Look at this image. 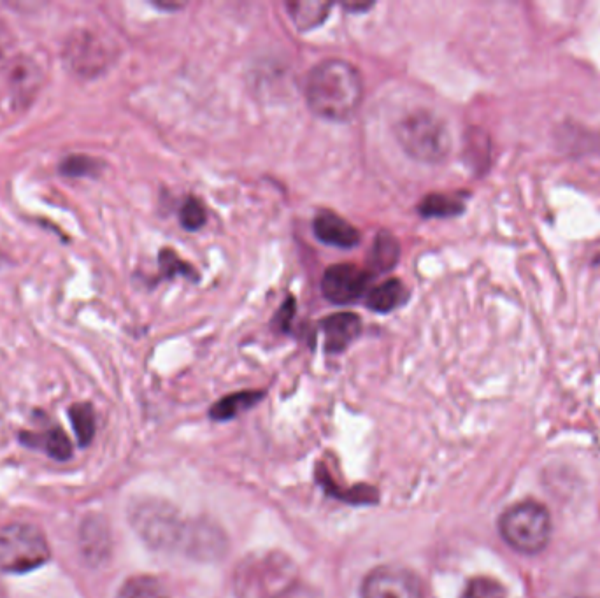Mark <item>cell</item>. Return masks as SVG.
I'll return each mask as SVG.
<instances>
[{
  "mask_svg": "<svg viewBox=\"0 0 600 598\" xmlns=\"http://www.w3.org/2000/svg\"><path fill=\"white\" fill-rule=\"evenodd\" d=\"M129 521L144 544L160 551L185 549L204 556L202 553H216L218 544H223L209 528L183 523L178 511L162 500H136L130 504Z\"/></svg>",
  "mask_w": 600,
  "mask_h": 598,
  "instance_id": "1",
  "label": "cell"
},
{
  "mask_svg": "<svg viewBox=\"0 0 600 598\" xmlns=\"http://www.w3.org/2000/svg\"><path fill=\"white\" fill-rule=\"evenodd\" d=\"M364 99V81L355 65L329 58L313 67L306 83V100L316 116L330 122H346Z\"/></svg>",
  "mask_w": 600,
  "mask_h": 598,
  "instance_id": "2",
  "label": "cell"
},
{
  "mask_svg": "<svg viewBox=\"0 0 600 598\" xmlns=\"http://www.w3.org/2000/svg\"><path fill=\"white\" fill-rule=\"evenodd\" d=\"M299 581L297 567L288 556L257 553L237 565L234 591L237 598H278Z\"/></svg>",
  "mask_w": 600,
  "mask_h": 598,
  "instance_id": "3",
  "label": "cell"
},
{
  "mask_svg": "<svg viewBox=\"0 0 600 598\" xmlns=\"http://www.w3.org/2000/svg\"><path fill=\"white\" fill-rule=\"evenodd\" d=\"M395 136L400 148L422 164H439L450 155V130L439 116L425 109L404 116L395 127Z\"/></svg>",
  "mask_w": 600,
  "mask_h": 598,
  "instance_id": "4",
  "label": "cell"
},
{
  "mask_svg": "<svg viewBox=\"0 0 600 598\" xmlns=\"http://www.w3.org/2000/svg\"><path fill=\"white\" fill-rule=\"evenodd\" d=\"M51 549L41 528L13 523L0 528V572L27 574L50 562Z\"/></svg>",
  "mask_w": 600,
  "mask_h": 598,
  "instance_id": "5",
  "label": "cell"
},
{
  "mask_svg": "<svg viewBox=\"0 0 600 598\" xmlns=\"http://www.w3.org/2000/svg\"><path fill=\"white\" fill-rule=\"evenodd\" d=\"M499 527L502 539L525 555H536L550 541V513L534 500H525L509 507L502 514Z\"/></svg>",
  "mask_w": 600,
  "mask_h": 598,
  "instance_id": "6",
  "label": "cell"
},
{
  "mask_svg": "<svg viewBox=\"0 0 600 598\" xmlns=\"http://www.w3.org/2000/svg\"><path fill=\"white\" fill-rule=\"evenodd\" d=\"M362 598H425L420 577L406 567L383 565L365 576Z\"/></svg>",
  "mask_w": 600,
  "mask_h": 598,
  "instance_id": "7",
  "label": "cell"
},
{
  "mask_svg": "<svg viewBox=\"0 0 600 598\" xmlns=\"http://www.w3.org/2000/svg\"><path fill=\"white\" fill-rule=\"evenodd\" d=\"M371 272L353 264L329 267L322 279V292L332 304L344 306L360 299L371 283Z\"/></svg>",
  "mask_w": 600,
  "mask_h": 598,
  "instance_id": "8",
  "label": "cell"
},
{
  "mask_svg": "<svg viewBox=\"0 0 600 598\" xmlns=\"http://www.w3.org/2000/svg\"><path fill=\"white\" fill-rule=\"evenodd\" d=\"M78 546L86 565L100 567L102 563L108 562L113 548L108 521L99 514L86 516L79 525Z\"/></svg>",
  "mask_w": 600,
  "mask_h": 598,
  "instance_id": "9",
  "label": "cell"
},
{
  "mask_svg": "<svg viewBox=\"0 0 600 598\" xmlns=\"http://www.w3.org/2000/svg\"><path fill=\"white\" fill-rule=\"evenodd\" d=\"M65 58L72 71L81 76H93L106 67L108 51L104 50L99 39L90 32H79L78 36L72 37L67 43Z\"/></svg>",
  "mask_w": 600,
  "mask_h": 598,
  "instance_id": "10",
  "label": "cell"
},
{
  "mask_svg": "<svg viewBox=\"0 0 600 598\" xmlns=\"http://www.w3.org/2000/svg\"><path fill=\"white\" fill-rule=\"evenodd\" d=\"M315 235L318 237V241H322L323 244H329L334 248H341V250H351L360 243V232L357 228L350 225L348 221L337 216V214L330 213V211H323L318 214L315 218Z\"/></svg>",
  "mask_w": 600,
  "mask_h": 598,
  "instance_id": "11",
  "label": "cell"
},
{
  "mask_svg": "<svg viewBox=\"0 0 600 598\" xmlns=\"http://www.w3.org/2000/svg\"><path fill=\"white\" fill-rule=\"evenodd\" d=\"M325 349L329 353H343L362 332V320L355 313H336L322 320Z\"/></svg>",
  "mask_w": 600,
  "mask_h": 598,
  "instance_id": "12",
  "label": "cell"
},
{
  "mask_svg": "<svg viewBox=\"0 0 600 598\" xmlns=\"http://www.w3.org/2000/svg\"><path fill=\"white\" fill-rule=\"evenodd\" d=\"M39 88V67L29 58H15L9 64V90L20 106H27Z\"/></svg>",
  "mask_w": 600,
  "mask_h": 598,
  "instance_id": "13",
  "label": "cell"
},
{
  "mask_svg": "<svg viewBox=\"0 0 600 598\" xmlns=\"http://www.w3.org/2000/svg\"><path fill=\"white\" fill-rule=\"evenodd\" d=\"M400 260V244L395 235L381 230L374 244H372L371 255L367 258V271L372 274H383V272L392 271Z\"/></svg>",
  "mask_w": 600,
  "mask_h": 598,
  "instance_id": "14",
  "label": "cell"
},
{
  "mask_svg": "<svg viewBox=\"0 0 600 598\" xmlns=\"http://www.w3.org/2000/svg\"><path fill=\"white\" fill-rule=\"evenodd\" d=\"M408 297V288L400 279H388L367 293L365 306L374 313H392L393 309L402 306Z\"/></svg>",
  "mask_w": 600,
  "mask_h": 598,
  "instance_id": "15",
  "label": "cell"
},
{
  "mask_svg": "<svg viewBox=\"0 0 600 598\" xmlns=\"http://www.w3.org/2000/svg\"><path fill=\"white\" fill-rule=\"evenodd\" d=\"M330 8H332V4H329V2H316V0H311V2L299 0V2H288L286 4L290 18L297 25V29L302 30V32L320 27L327 20Z\"/></svg>",
  "mask_w": 600,
  "mask_h": 598,
  "instance_id": "16",
  "label": "cell"
},
{
  "mask_svg": "<svg viewBox=\"0 0 600 598\" xmlns=\"http://www.w3.org/2000/svg\"><path fill=\"white\" fill-rule=\"evenodd\" d=\"M264 397L262 392H239L229 395L211 407V418L223 421L236 418L237 414L248 411Z\"/></svg>",
  "mask_w": 600,
  "mask_h": 598,
  "instance_id": "17",
  "label": "cell"
},
{
  "mask_svg": "<svg viewBox=\"0 0 600 598\" xmlns=\"http://www.w3.org/2000/svg\"><path fill=\"white\" fill-rule=\"evenodd\" d=\"M116 598H171L162 581L153 576L129 577Z\"/></svg>",
  "mask_w": 600,
  "mask_h": 598,
  "instance_id": "18",
  "label": "cell"
},
{
  "mask_svg": "<svg viewBox=\"0 0 600 598\" xmlns=\"http://www.w3.org/2000/svg\"><path fill=\"white\" fill-rule=\"evenodd\" d=\"M465 204L458 197L444 195V193H432L427 195L418 206V213L423 218H450L464 213Z\"/></svg>",
  "mask_w": 600,
  "mask_h": 598,
  "instance_id": "19",
  "label": "cell"
},
{
  "mask_svg": "<svg viewBox=\"0 0 600 598\" xmlns=\"http://www.w3.org/2000/svg\"><path fill=\"white\" fill-rule=\"evenodd\" d=\"M74 434L81 446H88L95 437V414L90 404H74L69 409Z\"/></svg>",
  "mask_w": 600,
  "mask_h": 598,
  "instance_id": "20",
  "label": "cell"
},
{
  "mask_svg": "<svg viewBox=\"0 0 600 598\" xmlns=\"http://www.w3.org/2000/svg\"><path fill=\"white\" fill-rule=\"evenodd\" d=\"M158 264H160V272H162L164 278L172 279L183 276V278L190 279L192 283H197V281H199V272L195 271L192 265L186 264L185 260H181L176 251H160V255H158Z\"/></svg>",
  "mask_w": 600,
  "mask_h": 598,
  "instance_id": "21",
  "label": "cell"
},
{
  "mask_svg": "<svg viewBox=\"0 0 600 598\" xmlns=\"http://www.w3.org/2000/svg\"><path fill=\"white\" fill-rule=\"evenodd\" d=\"M460 598H508L504 586L492 577H474L465 584Z\"/></svg>",
  "mask_w": 600,
  "mask_h": 598,
  "instance_id": "22",
  "label": "cell"
},
{
  "mask_svg": "<svg viewBox=\"0 0 600 598\" xmlns=\"http://www.w3.org/2000/svg\"><path fill=\"white\" fill-rule=\"evenodd\" d=\"M43 448L46 453L58 462L69 460L72 455V444L62 428H53L44 435Z\"/></svg>",
  "mask_w": 600,
  "mask_h": 598,
  "instance_id": "23",
  "label": "cell"
},
{
  "mask_svg": "<svg viewBox=\"0 0 600 598\" xmlns=\"http://www.w3.org/2000/svg\"><path fill=\"white\" fill-rule=\"evenodd\" d=\"M206 220H208L206 209L197 199L185 200V204L179 209V223L188 232H197L206 225Z\"/></svg>",
  "mask_w": 600,
  "mask_h": 598,
  "instance_id": "24",
  "label": "cell"
},
{
  "mask_svg": "<svg viewBox=\"0 0 600 598\" xmlns=\"http://www.w3.org/2000/svg\"><path fill=\"white\" fill-rule=\"evenodd\" d=\"M60 169L67 176H92L99 169V164L90 157H71L65 160Z\"/></svg>",
  "mask_w": 600,
  "mask_h": 598,
  "instance_id": "25",
  "label": "cell"
},
{
  "mask_svg": "<svg viewBox=\"0 0 600 598\" xmlns=\"http://www.w3.org/2000/svg\"><path fill=\"white\" fill-rule=\"evenodd\" d=\"M15 37L11 34L8 25L0 20V67L9 65L15 57Z\"/></svg>",
  "mask_w": 600,
  "mask_h": 598,
  "instance_id": "26",
  "label": "cell"
},
{
  "mask_svg": "<svg viewBox=\"0 0 600 598\" xmlns=\"http://www.w3.org/2000/svg\"><path fill=\"white\" fill-rule=\"evenodd\" d=\"M293 316H295V299L288 297L283 302L278 314H276V318H274V327L281 330V332H288L290 325H292Z\"/></svg>",
  "mask_w": 600,
  "mask_h": 598,
  "instance_id": "27",
  "label": "cell"
},
{
  "mask_svg": "<svg viewBox=\"0 0 600 598\" xmlns=\"http://www.w3.org/2000/svg\"><path fill=\"white\" fill-rule=\"evenodd\" d=\"M278 598H325L323 597L320 591L313 588V586H309V584L304 583H295L292 588H288V590L283 593V595H279Z\"/></svg>",
  "mask_w": 600,
  "mask_h": 598,
  "instance_id": "28",
  "label": "cell"
},
{
  "mask_svg": "<svg viewBox=\"0 0 600 598\" xmlns=\"http://www.w3.org/2000/svg\"><path fill=\"white\" fill-rule=\"evenodd\" d=\"M372 4L369 2H364V4H360V2H351V4H344V9H348V11H353V13H357V11H367V9H371Z\"/></svg>",
  "mask_w": 600,
  "mask_h": 598,
  "instance_id": "29",
  "label": "cell"
},
{
  "mask_svg": "<svg viewBox=\"0 0 600 598\" xmlns=\"http://www.w3.org/2000/svg\"><path fill=\"white\" fill-rule=\"evenodd\" d=\"M157 6L160 9H171V11H174V9L185 8L183 2H157Z\"/></svg>",
  "mask_w": 600,
  "mask_h": 598,
  "instance_id": "30",
  "label": "cell"
}]
</instances>
